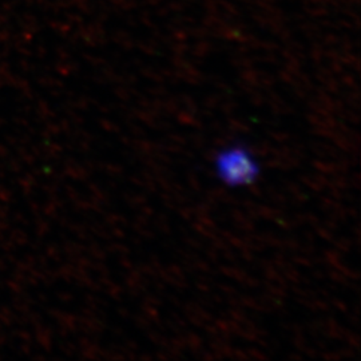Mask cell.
I'll return each mask as SVG.
<instances>
[{"mask_svg": "<svg viewBox=\"0 0 361 361\" xmlns=\"http://www.w3.org/2000/svg\"><path fill=\"white\" fill-rule=\"evenodd\" d=\"M213 168L225 186L235 189L253 185L261 171L257 157L244 143H231L221 147L214 157Z\"/></svg>", "mask_w": 361, "mask_h": 361, "instance_id": "6da1fadb", "label": "cell"}]
</instances>
